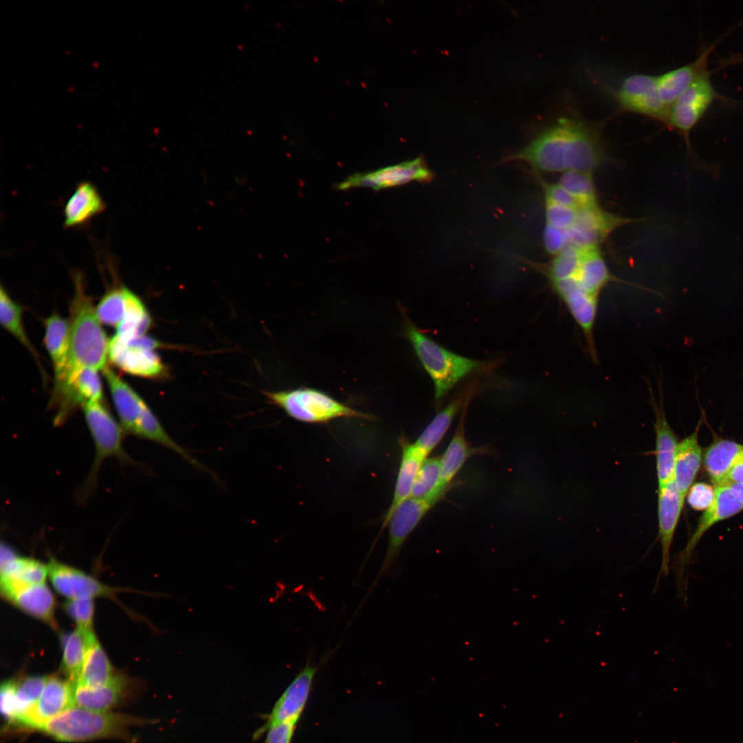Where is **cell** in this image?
Instances as JSON below:
<instances>
[{
	"instance_id": "obj_23",
	"label": "cell",
	"mask_w": 743,
	"mask_h": 743,
	"mask_svg": "<svg viewBox=\"0 0 743 743\" xmlns=\"http://www.w3.org/2000/svg\"><path fill=\"white\" fill-rule=\"evenodd\" d=\"M715 44L704 49L691 63L656 76L658 93L665 105L669 107L700 75L707 70V59Z\"/></svg>"
},
{
	"instance_id": "obj_38",
	"label": "cell",
	"mask_w": 743,
	"mask_h": 743,
	"mask_svg": "<svg viewBox=\"0 0 743 743\" xmlns=\"http://www.w3.org/2000/svg\"><path fill=\"white\" fill-rule=\"evenodd\" d=\"M47 679V676H27L17 680L14 699L17 721L14 728L20 729L23 719L36 703Z\"/></svg>"
},
{
	"instance_id": "obj_21",
	"label": "cell",
	"mask_w": 743,
	"mask_h": 743,
	"mask_svg": "<svg viewBox=\"0 0 743 743\" xmlns=\"http://www.w3.org/2000/svg\"><path fill=\"white\" fill-rule=\"evenodd\" d=\"M684 502L676 486L674 479L666 484L658 486V537L662 557L658 579L660 576H666L669 573L670 548Z\"/></svg>"
},
{
	"instance_id": "obj_14",
	"label": "cell",
	"mask_w": 743,
	"mask_h": 743,
	"mask_svg": "<svg viewBox=\"0 0 743 743\" xmlns=\"http://www.w3.org/2000/svg\"><path fill=\"white\" fill-rule=\"evenodd\" d=\"M432 177L433 174L424 160L418 158L372 172L352 175L339 183L337 188L346 190L355 187H366L380 190L412 181L429 182Z\"/></svg>"
},
{
	"instance_id": "obj_26",
	"label": "cell",
	"mask_w": 743,
	"mask_h": 743,
	"mask_svg": "<svg viewBox=\"0 0 743 743\" xmlns=\"http://www.w3.org/2000/svg\"><path fill=\"white\" fill-rule=\"evenodd\" d=\"M105 208V202L97 189L89 182H82L66 202L64 226L66 228L83 226Z\"/></svg>"
},
{
	"instance_id": "obj_30",
	"label": "cell",
	"mask_w": 743,
	"mask_h": 743,
	"mask_svg": "<svg viewBox=\"0 0 743 743\" xmlns=\"http://www.w3.org/2000/svg\"><path fill=\"white\" fill-rule=\"evenodd\" d=\"M94 632L88 638L81 672L75 687L96 688L111 681L116 676Z\"/></svg>"
},
{
	"instance_id": "obj_47",
	"label": "cell",
	"mask_w": 743,
	"mask_h": 743,
	"mask_svg": "<svg viewBox=\"0 0 743 743\" xmlns=\"http://www.w3.org/2000/svg\"><path fill=\"white\" fill-rule=\"evenodd\" d=\"M545 193V199L554 204L578 208L580 207L577 201L559 183L547 184L543 183Z\"/></svg>"
},
{
	"instance_id": "obj_29",
	"label": "cell",
	"mask_w": 743,
	"mask_h": 743,
	"mask_svg": "<svg viewBox=\"0 0 743 743\" xmlns=\"http://www.w3.org/2000/svg\"><path fill=\"white\" fill-rule=\"evenodd\" d=\"M44 343L52 363L55 382L61 379L69 356L70 324L67 319L53 314L45 321Z\"/></svg>"
},
{
	"instance_id": "obj_2",
	"label": "cell",
	"mask_w": 743,
	"mask_h": 743,
	"mask_svg": "<svg viewBox=\"0 0 743 743\" xmlns=\"http://www.w3.org/2000/svg\"><path fill=\"white\" fill-rule=\"evenodd\" d=\"M74 295L69 308L70 345L67 363L60 384L83 367L96 370L107 366L109 343L96 313L92 299L85 290L83 277L74 274Z\"/></svg>"
},
{
	"instance_id": "obj_3",
	"label": "cell",
	"mask_w": 743,
	"mask_h": 743,
	"mask_svg": "<svg viewBox=\"0 0 743 743\" xmlns=\"http://www.w3.org/2000/svg\"><path fill=\"white\" fill-rule=\"evenodd\" d=\"M153 720L95 711L75 706L47 722L40 730L61 742H76L102 738L131 739L132 726L151 724Z\"/></svg>"
},
{
	"instance_id": "obj_1",
	"label": "cell",
	"mask_w": 743,
	"mask_h": 743,
	"mask_svg": "<svg viewBox=\"0 0 743 743\" xmlns=\"http://www.w3.org/2000/svg\"><path fill=\"white\" fill-rule=\"evenodd\" d=\"M604 159L599 128L572 112L559 116L508 160H521L537 171L592 173Z\"/></svg>"
},
{
	"instance_id": "obj_36",
	"label": "cell",
	"mask_w": 743,
	"mask_h": 743,
	"mask_svg": "<svg viewBox=\"0 0 743 743\" xmlns=\"http://www.w3.org/2000/svg\"><path fill=\"white\" fill-rule=\"evenodd\" d=\"M0 321L1 325L14 336L31 354L38 359V354L29 340L23 323V309L1 286Z\"/></svg>"
},
{
	"instance_id": "obj_48",
	"label": "cell",
	"mask_w": 743,
	"mask_h": 743,
	"mask_svg": "<svg viewBox=\"0 0 743 743\" xmlns=\"http://www.w3.org/2000/svg\"><path fill=\"white\" fill-rule=\"evenodd\" d=\"M730 483H743V453L733 464L724 484Z\"/></svg>"
},
{
	"instance_id": "obj_45",
	"label": "cell",
	"mask_w": 743,
	"mask_h": 743,
	"mask_svg": "<svg viewBox=\"0 0 743 743\" xmlns=\"http://www.w3.org/2000/svg\"><path fill=\"white\" fill-rule=\"evenodd\" d=\"M543 245L546 250L554 256L568 248L566 230L557 228L546 224L543 233Z\"/></svg>"
},
{
	"instance_id": "obj_37",
	"label": "cell",
	"mask_w": 743,
	"mask_h": 743,
	"mask_svg": "<svg viewBox=\"0 0 743 743\" xmlns=\"http://www.w3.org/2000/svg\"><path fill=\"white\" fill-rule=\"evenodd\" d=\"M558 183L577 201L580 207L599 205L592 173L578 171L564 172Z\"/></svg>"
},
{
	"instance_id": "obj_18",
	"label": "cell",
	"mask_w": 743,
	"mask_h": 743,
	"mask_svg": "<svg viewBox=\"0 0 743 743\" xmlns=\"http://www.w3.org/2000/svg\"><path fill=\"white\" fill-rule=\"evenodd\" d=\"M567 280L574 283L582 299L597 306L602 290L610 283L618 281V279L610 271L599 246L581 250L577 274L574 279Z\"/></svg>"
},
{
	"instance_id": "obj_7",
	"label": "cell",
	"mask_w": 743,
	"mask_h": 743,
	"mask_svg": "<svg viewBox=\"0 0 743 743\" xmlns=\"http://www.w3.org/2000/svg\"><path fill=\"white\" fill-rule=\"evenodd\" d=\"M720 98L705 71L671 105L666 125L676 130L691 151L689 135L715 100Z\"/></svg>"
},
{
	"instance_id": "obj_16",
	"label": "cell",
	"mask_w": 743,
	"mask_h": 743,
	"mask_svg": "<svg viewBox=\"0 0 743 743\" xmlns=\"http://www.w3.org/2000/svg\"><path fill=\"white\" fill-rule=\"evenodd\" d=\"M48 575L54 589L69 599L111 596L114 589L100 583L86 573L52 558L47 565Z\"/></svg>"
},
{
	"instance_id": "obj_32",
	"label": "cell",
	"mask_w": 743,
	"mask_h": 743,
	"mask_svg": "<svg viewBox=\"0 0 743 743\" xmlns=\"http://www.w3.org/2000/svg\"><path fill=\"white\" fill-rule=\"evenodd\" d=\"M0 572L1 582L34 585L44 583L48 568L39 561L19 557L14 552L0 561Z\"/></svg>"
},
{
	"instance_id": "obj_35",
	"label": "cell",
	"mask_w": 743,
	"mask_h": 743,
	"mask_svg": "<svg viewBox=\"0 0 743 743\" xmlns=\"http://www.w3.org/2000/svg\"><path fill=\"white\" fill-rule=\"evenodd\" d=\"M449 489L441 484L440 456L427 457L417 473L411 497L439 502Z\"/></svg>"
},
{
	"instance_id": "obj_50",
	"label": "cell",
	"mask_w": 743,
	"mask_h": 743,
	"mask_svg": "<svg viewBox=\"0 0 743 743\" xmlns=\"http://www.w3.org/2000/svg\"><path fill=\"white\" fill-rule=\"evenodd\" d=\"M721 63H722V65L723 66L739 64V63H743V54H742L733 55V56H731L730 58H727V59H726L724 61H722L721 62Z\"/></svg>"
},
{
	"instance_id": "obj_9",
	"label": "cell",
	"mask_w": 743,
	"mask_h": 743,
	"mask_svg": "<svg viewBox=\"0 0 743 743\" xmlns=\"http://www.w3.org/2000/svg\"><path fill=\"white\" fill-rule=\"evenodd\" d=\"M438 503L431 499L410 497L399 504L383 523L382 529L388 526V543L375 583L393 568L407 538Z\"/></svg>"
},
{
	"instance_id": "obj_46",
	"label": "cell",
	"mask_w": 743,
	"mask_h": 743,
	"mask_svg": "<svg viewBox=\"0 0 743 743\" xmlns=\"http://www.w3.org/2000/svg\"><path fill=\"white\" fill-rule=\"evenodd\" d=\"M299 720H289L271 726L263 743H292Z\"/></svg>"
},
{
	"instance_id": "obj_11",
	"label": "cell",
	"mask_w": 743,
	"mask_h": 743,
	"mask_svg": "<svg viewBox=\"0 0 743 743\" xmlns=\"http://www.w3.org/2000/svg\"><path fill=\"white\" fill-rule=\"evenodd\" d=\"M632 219L607 212L599 207L581 206L577 208L574 224L566 230L568 247L584 249L599 244L613 231Z\"/></svg>"
},
{
	"instance_id": "obj_17",
	"label": "cell",
	"mask_w": 743,
	"mask_h": 743,
	"mask_svg": "<svg viewBox=\"0 0 743 743\" xmlns=\"http://www.w3.org/2000/svg\"><path fill=\"white\" fill-rule=\"evenodd\" d=\"M1 592L22 611L56 629L55 599L45 583L23 585L1 582Z\"/></svg>"
},
{
	"instance_id": "obj_10",
	"label": "cell",
	"mask_w": 743,
	"mask_h": 743,
	"mask_svg": "<svg viewBox=\"0 0 743 743\" xmlns=\"http://www.w3.org/2000/svg\"><path fill=\"white\" fill-rule=\"evenodd\" d=\"M621 110L666 124L669 107L660 97L656 76L636 74L623 80L614 94Z\"/></svg>"
},
{
	"instance_id": "obj_43",
	"label": "cell",
	"mask_w": 743,
	"mask_h": 743,
	"mask_svg": "<svg viewBox=\"0 0 743 743\" xmlns=\"http://www.w3.org/2000/svg\"><path fill=\"white\" fill-rule=\"evenodd\" d=\"M17 680L10 679L1 685V711L5 722V731L14 728L17 715L15 709V693Z\"/></svg>"
},
{
	"instance_id": "obj_42",
	"label": "cell",
	"mask_w": 743,
	"mask_h": 743,
	"mask_svg": "<svg viewBox=\"0 0 743 743\" xmlns=\"http://www.w3.org/2000/svg\"><path fill=\"white\" fill-rule=\"evenodd\" d=\"M577 211V208L559 205L545 199L546 224L553 227L569 229L574 223Z\"/></svg>"
},
{
	"instance_id": "obj_22",
	"label": "cell",
	"mask_w": 743,
	"mask_h": 743,
	"mask_svg": "<svg viewBox=\"0 0 743 743\" xmlns=\"http://www.w3.org/2000/svg\"><path fill=\"white\" fill-rule=\"evenodd\" d=\"M112 400L125 434L133 435L143 409L144 400L107 365L103 369Z\"/></svg>"
},
{
	"instance_id": "obj_8",
	"label": "cell",
	"mask_w": 743,
	"mask_h": 743,
	"mask_svg": "<svg viewBox=\"0 0 743 743\" xmlns=\"http://www.w3.org/2000/svg\"><path fill=\"white\" fill-rule=\"evenodd\" d=\"M325 659L322 663L327 660ZM322 663L314 664L308 654L304 667L296 675L274 703L270 713L262 715L265 722L253 733L261 738L272 726L289 720H300L309 700L314 678Z\"/></svg>"
},
{
	"instance_id": "obj_41",
	"label": "cell",
	"mask_w": 743,
	"mask_h": 743,
	"mask_svg": "<svg viewBox=\"0 0 743 743\" xmlns=\"http://www.w3.org/2000/svg\"><path fill=\"white\" fill-rule=\"evenodd\" d=\"M64 606L66 612L76 623L78 628L84 632H93V599H69Z\"/></svg>"
},
{
	"instance_id": "obj_12",
	"label": "cell",
	"mask_w": 743,
	"mask_h": 743,
	"mask_svg": "<svg viewBox=\"0 0 743 743\" xmlns=\"http://www.w3.org/2000/svg\"><path fill=\"white\" fill-rule=\"evenodd\" d=\"M75 706V685L67 679L49 676L39 700L23 719L20 729L40 731L47 722Z\"/></svg>"
},
{
	"instance_id": "obj_20",
	"label": "cell",
	"mask_w": 743,
	"mask_h": 743,
	"mask_svg": "<svg viewBox=\"0 0 743 743\" xmlns=\"http://www.w3.org/2000/svg\"><path fill=\"white\" fill-rule=\"evenodd\" d=\"M138 683L118 674L109 683L96 688L75 687L76 706L95 711H110L132 699Z\"/></svg>"
},
{
	"instance_id": "obj_39",
	"label": "cell",
	"mask_w": 743,
	"mask_h": 743,
	"mask_svg": "<svg viewBox=\"0 0 743 743\" xmlns=\"http://www.w3.org/2000/svg\"><path fill=\"white\" fill-rule=\"evenodd\" d=\"M126 290L124 286H115L104 294L96 307L100 323L115 327L120 325L125 312Z\"/></svg>"
},
{
	"instance_id": "obj_6",
	"label": "cell",
	"mask_w": 743,
	"mask_h": 743,
	"mask_svg": "<svg viewBox=\"0 0 743 743\" xmlns=\"http://www.w3.org/2000/svg\"><path fill=\"white\" fill-rule=\"evenodd\" d=\"M270 403L281 408L290 418L305 423L319 424L341 418L372 420V417L312 388L264 391Z\"/></svg>"
},
{
	"instance_id": "obj_15",
	"label": "cell",
	"mask_w": 743,
	"mask_h": 743,
	"mask_svg": "<svg viewBox=\"0 0 743 743\" xmlns=\"http://www.w3.org/2000/svg\"><path fill=\"white\" fill-rule=\"evenodd\" d=\"M108 358L115 366L131 375L160 379L168 374L155 350L128 345L114 336L109 341Z\"/></svg>"
},
{
	"instance_id": "obj_49",
	"label": "cell",
	"mask_w": 743,
	"mask_h": 743,
	"mask_svg": "<svg viewBox=\"0 0 743 743\" xmlns=\"http://www.w3.org/2000/svg\"><path fill=\"white\" fill-rule=\"evenodd\" d=\"M729 486L733 497L743 504V483L726 484Z\"/></svg>"
},
{
	"instance_id": "obj_13",
	"label": "cell",
	"mask_w": 743,
	"mask_h": 743,
	"mask_svg": "<svg viewBox=\"0 0 743 743\" xmlns=\"http://www.w3.org/2000/svg\"><path fill=\"white\" fill-rule=\"evenodd\" d=\"M742 509L743 504L733 497L727 484L716 486L711 504L700 517L695 531L676 561L674 568L678 585L683 588L686 568L693 551L704 534L717 522L735 515Z\"/></svg>"
},
{
	"instance_id": "obj_24",
	"label": "cell",
	"mask_w": 743,
	"mask_h": 743,
	"mask_svg": "<svg viewBox=\"0 0 743 743\" xmlns=\"http://www.w3.org/2000/svg\"><path fill=\"white\" fill-rule=\"evenodd\" d=\"M655 413V458L658 486L674 479V468L678 447L676 434L671 429L665 413L662 402L658 406L654 402Z\"/></svg>"
},
{
	"instance_id": "obj_44",
	"label": "cell",
	"mask_w": 743,
	"mask_h": 743,
	"mask_svg": "<svg viewBox=\"0 0 743 743\" xmlns=\"http://www.w3.org/2000/svg\"><path fill=\"white\" fill-rule=\"evenodd\" d=\"M687 502L696 510H705L712 503L715 489L703 482L696 483L688 491Z\"/></svg>"
},
{
	"instance_id": "obj_28",
	"label": "cell",
	"mask_w": 743,
	"mask_h": 743,
	"mask_svg": "<svg viewBox=\"0 0 743 743\" xmlns=\"http://www.w3.org/2000/svg\"><path fill=\"white\" fill-rule=\"evenodd\" d=\"M700 423L696 430L678 443L674 468V480L685 501L689 489L700 469L702 451L698 444Z\"/></svg>"
},
{
	"instance_id": "obj_34",
	"label": "cell",
	"mask_w": 743,
	"mask_h": 743,
	"mask_svg": "<svg viewBox=\"0 0 743 743\" xmlns=\"http://www.w3.org/2000/svg\"><path fill=\"white\" fill-rule=\"evenodd\" d=\"M93 632L76 628L62 637V669L66 679L76 686L85 660L88 638Z\"/></svg>"
},
{
	"instance_id": "obj_19",
	"label": "cell",
	"mask_w": 743,
	"mask_h": 743,
	"mask_svg": "<svg viewBox=\"0 0 743 743\" xmlns=\"http://www.w3.org/2000/svg\"><path fill=\"white\" fill-rule=\"evenodd\" d=\"M480 390L477 379L465 385L435 416L413 442L414 445L428 456L443 439L457 414L469 406Z\"/></svg>"
},
{
	"instance_id": "obj_40",
	"label": "cell",
	"mask_w": 743,
	"mask_h": 743,
	"mask_svg": "<svg viewBox=\"0 0 743 743\" xmlns=\"http://www.w3.org/2000/svg\"><path fill=\"white\" fill-rule=\"evenodd\" d=\"M581 255V250L572 247L556 255L543 270L550 283L574 279L579 268Z\"/></svg>"
},
{
	"instance_id": "obj_25",
	"label": "cell",
	"mask_w": 743,
	"mask_h": 743,
	"mask_svg": "<svg viewBox=\"0 0 743 743\" xmlns=\"http://www.w3.org/2000/svg\"><path fill=\"white\" fill-rule=\"evenodd\" d=\"M467 408L468 406L462 411L453 436L444 453L440 456L441 484L444 488H451L453 480L471 457L485 454L489 451L486 447H471L468 444L464 430Z\"/></svg>"
},
{
	"instance_id": "obj_31",
	"label": "cell",
	"mask_w": 743,
	"mask_h": 743,
	"mask_svg": "<svg viewBox=\"0 0 743 743\" xmlns=\"http://www.w3.org/2000/svg\"><path fill=\"white\" fill-rule=\"evenodd\" d=\"M743 453V445L727 440L715 441L706 450L704 464L713 483L724 484L728 474L738 457Z\"/></svg>"
},
{
	"instance_id": "obj_27",
	"label": "cell",
	"mask_w": 743,
	"mask_h": 743,
	"mask_svg": "<svg viewBox=\"0 0 743 743\" xmlns=\"http://www.w3.org/2000/svg\"><path fill=\"white\" fill-rule=\"evenodd\" d=\"M400 446L401 460L393 497L383 522L389 518L399 504L411 497L417 473L423 462L428 457L413 443H410L403 438L400 440Z\"/></svg>"
},
{
	"instance_id": "obj_4",
	"label": "cell",
	"mask_w": 743,
	"mask_h": 743,
	"mask_svg": "<svg viewBox=\"0 0 743 743\" xmlns=\"http://www.w3.org/2000/svg\"><path fill=\"white\" fill-rule=\"evenodd\" d=\"M405 333L434 387L435 401L440 405L462 379L480 369L484 362L456 354L438 344L406 319Z\"/></svg>"
},
{
	"instance_id": "obj_5",
	"label": "cell",
	"mask_w": 743,
	"mask_h": 743,
	"mask_svg": "<svg viewBox=\"0 0 743 743\" xmlns=\"http://www.w3.org/2000/svg\"><path fill=\"white\" fill-rule=\"evenodd\" d=\"M83 410L94 440L95 454L89 475L78 492V499L81 502L85 501L95 489L101 464L105 459L114 457L122 464L133 463L123 446L125 433L103 400L89 402L84 405Z\"/></svg>"
},
{
	"instance_id": "obj_33",
	"label": "cell",
	"mask_w": 743,
	"mask_h": 743,
	"mask_svg": "<svg viewBox=\"0 0 743 743\" xmlns=\"http://www.w3.org/2000/svg\"><path fill=\"white\" fill-rule=\"evenodd\" d=\"M125 312L116 327L115 338L122 343L144 335L151 324L149 313L141 299L127 288Z\"/></svg>"
}]
</instances>
